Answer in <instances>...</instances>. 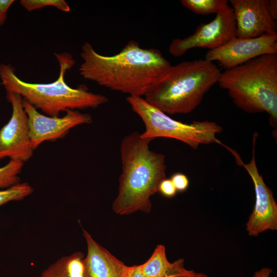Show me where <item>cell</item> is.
I'll return each mask as SVG.
<instances>
[{"label": "cell", "instance_id": "7", "mask_svg": "<svg viewBox=\"0 0 277 277\" xmlns=\"http://www.w3.org/2000/svg\"><path fill=\"white\" fill-rule=\"evenodd\" d=\"M257 136V133H254L252 156L247 164L244 163L235 150L224 144L222 145L234 156L236 164L245 169L254 185L255 204L246 225L248 234L252 236H257L267 230L277 229V204L271 190L267 186L263 176L260 174L255 162V146Z\"/></svg>", "mask_w": 277, "mask_h": 277}, {"label": "cell", "instance_id": "8", "mask_svg": "<svg viewBox=\"0 0 277 277\" xmlns=\"http://www.w3.org/2000/svg\"><path fill=\"white\" fill-rule=\"evenodd\" d=\"M235 37V17L232 8L228 5L216 13L212 21L200 24L192 34L183 38L174 39L169 45V52L174 57H179L194 48L214 50Z\"/></svg>", "mask_w": 277, "mask_h": 277}, {"label": "cell", "instance_id": "24", "mask_svg": "<svg viewBox=\"0 0 277 277\" xmlns=\"http://www.w3.org/2000/svg\"><path fill=\"white\" fill-rule=\"evenodd\" d=\"M268 9L271 17L275 21L277 19V1L268 0Z\"/></svg>", "mask_w": 277, "mask_h": 277}, {"label": "cell", "instance_id": "19", "mask_svg": "<svg viewBox=\"0 0 277 277\" xmlns=\"http://www.w3.org/2000/svg\"><path fill=\"white\" fill-rule=\"evenodd\" d=\"M20 4L29 12L49 6L65 12L70 11L69 6L65 0H21Z\"/></svg>", "mask_w": 277, "mask_h": 277}, {"label": "cell", "instance_id": "12", "mask_svg": "<svg viewBox=\"0 0 277 277\" xmlns=\"http://www.w3.org/2000/svg\"><path fill=\"white\" fill-rule=\"evenodd\" d=\"M235 17L236 36L256 37L276 34V22L270 16L268 0H230Z\"/></svg>", "mask_w": 277, "mask_h": 277}, {"label": "cell", "instance_id": "15", "mask_svg": "<svg viewBox=\"0 0 277 277\" xmlns=\"http://www.w3.org/2000/svg\"><path fill=\"white\" fill-rule=\"evenodd\" d=\"M82 252L63 256L43 271L41 277H86Z\"/></svg>", "mask_w": 277, "mask_h": 277}, {"label": "cell", "instance_id": "16", "mask_svg": "<svg viewBox=\"0 0 277 277\" xmlns=\"http://www.w3.org/2000/svg\"><path fill=\"white\" fill-rule=\"evenodd\" d=\"M181 3L193 13L200 15L216 14L228 5L227 0H181Z\"/></svg>", "mask_w": 277, "mask_h": 277}, {"label": "cell", "instance_id": "9", "mask_svg": "<svg viewBox=\"0 0 277 277\" xmlns=\"http://www.w3.org/2000/svg\"><path fill=\"white\" fill-rule=\"evenodd\" d=\"M6 92L12 112L8 122L0 129V160L9 157L24 163L32 157L34 151L29 136L28 118L22 96L11 91Z\"/></svg>", "mask_w": 277, "mask_h": 277}, {"label": "cell", "instance_id": "3", "mask_svg": "<svg viewBox=\"0 0 277 277\" xmlns=\"http://www.w3.org/2000/svg\"><path fill=\"white\" fill-rule=\"evenodd\" d=\"M60 66L56 80L49 83H32L20 79L10 64H0L1 84L6 91L19 94L23 100L49 116H59L68 110L94 109L108 101L102 94L88 91L85 85L74 88L65 81V74L75 64L68 53H54Z\"/></svg>", "mask_w": 277, "mask_h": 277}, {"label": "cell", "instance_id": "23", "mask_svg": "<svg viewBox=\"0 0 277 277\" xmlns=\"http://www.w3.org/2000/svg\"><path fill=\"white\" fill-rule=\"evenodd\" d=\"M125 277H144L141 265L128 266Z\"/></svg>", "mask_w": 277, "mask_h": 277}, {"label": "cell", "instance_id": "25", "mask_svg": "<svg viewBox=\"0 0 277 277\" xmlns=\"http://www.w3.org/2000/svg\"><path fill=\"white\" fill-rule=\"evenodd\" d=\"M14 2V0H0V13L7 14L9 8Z\"/></svg>", "mask_w": 277, "mask_h": 277}, {"label": "cell", "instance_id": "27", "mask_svg": "<svg viewBox=\"0 0 277 277\" xmlns=\"http://www.w3.org/2000/svg\"><path fill=\"white\" fill-rule=\"evenodd\" d=\"M7 17V14L0 13V26L3 25L5 22Z\"/></svg>", "mask_w": 277, "mask_h": 277}, {"label": "cell", "instance_id": "21", "mask_svg": "<svg viewBox=\"0 0 277 277\" xmlns=\"http://www.w3.org/2000/svg\"><path fill=\"white\" fill-rule=\"evenodd\" d=\"M177 191H185L188 187L189 182L187 176L182 173H175L170 179Z\"/></svg>", "mask_w": 277, "mask_h": 277}, {"label": "cell", "instance_id": "13", "mask_svg": "<svg viewBox=\"0 0 277 277\" xmlns=\"http://www.w3.org/2000/svg\"><path fill=\"white\" fill-rule=\"evenodd\" d=\"M87 252L83 259L86 277H125L128 266L100 245L85 229Z\"/></svg>", "mask_w": 277, "mask_h": 277}, {"label": "cell", "instance_id": "4", "mask_svg": "<svg viewBox=\"0 0 277 277\" xmlns=\"http://www.w3.org/2000/svg\"><path fill=\"white\" fill-rule=\"evenodd\" d=\"M221 72L216 65L205 59L171 65L144 98L166 114L189 113L217 83Z\"/></svg>", "mask_w": 277, "mask_h": 277}, {"label": "cell", "instance_id": "1", "mask_svg": "<svg viewBox=\"0 0 277 277\" xmlns=\"http://www.w3.org/2000/svg\"><path fill=\"white\" fill-rule=\"evenodd\" d=\"M78 70L85 79L130 96L143 97L171 65L157 49L130 41L117 54L104 55L85 42Z\"/></svg>", "mask_w": 277, "mask_h": 277}, {"label": "cell", "instance_id": "20", "mask_svg": "<svg viewBox=\"0 0 277 277\" xmlns=\"http://www.w3.org/2000/svg\"><path fill=\"white\" fill-rule=\"evenodd\" d=\"M158 192L166 197L174 196L177 190L170 179L163 180L159 184Z\"/></svg>", "mask_w": 277, "mask_h": 277}, {"label": "cell", "instance_id": "11", "mask_svg": "<svg viewBox=\"0 0 277 277\" xmlns=\"http://www.w3.org/2000/svg\"><path fill=\"white\" fill-rule=\"evenodd\" d=\"M277 53V33L256 37H235L226 44L209 50L205 59L217 62L225 69L243 64L260 56Z\"/></svg>", "mask_w": 277, "mask_h": 277}, {"label": "cell", "instance_id": "2", "mask_svg": "<svg viewBox=\"0 0 277 277\" xmlns=\"http://www.w3.org/2000/svg\"><path fill=\"white\" fill-rule=\"evenodd\" d=\"M153 140L143 138L134 131L126 135L120 145L122 173L118 193L112 204L118 215L141 211L149 213L151 197L158 192L161 182L166 179L164 154L149 148Z\"/></svg>", "mask_w": 277, "mask_h": 277}, {"label": "cell", "instance_id": "22", "mask_svg": "<svg viewBox=\"0 0 277 277\" xmlns=\"http://www.w3.org/2000/svg\"><path fill=\"white\" fill-rule=\"evenodd\" d=\"M166 277H209L207 274L196 272L192 270H187L182 272L175 273Z\"/></svg>", "mask_w": 277, "mask_h": 277}, {"label": "cell", "instance_id": "5", "mask_svg": "<svg viewBox=\"0 0 277 277\" xmlns=\"http://www.w3.org/2000/svg\"><path fill=\"white\" fill-rule=\"evenodd\" d=\"M217 83L234 104L249 113L266 112L277 123V53L265 54L221 72Z\"/></svg>", "mask_w": 277, "mask_h": 277}, {"label": "cell", "instance_id": "14", "mask_svg": "<svg viewBox=\"0 0 277 277\" xmlns=\"http://www.w3.org/2000/svg\"><path fill=\"white\" fill-rule=\"evenodd\" d=\"M144 277H166L186 271L183 259L171 263L166 256L165 247L158 245L150 258L141 265Z\"/></svg>", "mask_w": 277, "mask_h": 277}, {"label": "cell", "instance_id": "18", "mask_svg": "<svg viewBox=\"0 0 277 277\" xmlns=\"http://www.w3.org/2000/svg\"><path fill=\"white\" fill-rule=\"evenodd\" d=\"M33 191V188L26 182L19 183L8 188L0 190V206L11 201L22 200Z\"/></svg>", "mask_w": 277, "mask_h": 277}, {"label": "cell", "instance_id": "17", "mask_svg": "<svg viewBox=\"0 0 277 277\" xmlns=\"http://www.w3.org/2000/svg\"><path fill=\"white\" fill-rule=\"evenodd\" d=\"M23 162L11 160L0 168V189H7L20 183L19 174L24 166Z\"/></svg>", "mask_w": 277, "mask_h": 277}, {"label": "cell", "instance_id": "6", "mask_svg": "<svg viewBox=\"0 0 277 277\" xmlns=\"http://www.w3.org/2000/svg\"><path fill=\"white\" fill-rule=\"evenodd\" d=\"M126 101L145 125V131L141 134L143 138H173L193 149H197L201 145L222 143L216 134L221 133L223 128L214 122L185 123L172 119L149 104L143 97L128 96Z\"/></svg>", "mask_w": 277, "mask_h": 277}, {"label": "cell", "instance_id": "26", "mask_svg": "<svg viewBox=\"0 0 277 277\" xmlns=\"http://www.w3.org/2000/svg\"><path fill=\"white\" fill-rule=\"evenodd\" d=\"M272 270L268 267L262 268L254 272L253 277H269Z\"/></svg>", "mask_w": 277, "mask_h": 277}, {"label": "cell", "instance_id": "10", "mask_svg": "<svg viewBox=\"0 0 277 277\" xmlns=\"http://www.w3.org/2000/svg\"><path fill=\"white\" fill-rule=\"evenodd\" d=\"M28 118L29 136L34 150L45 141H55L64 137L73 128L92 122L90 114L79 110H68L62 117L49 116L39 113L26 101H23Z\"/></svg>", "mask_w": 277, "mask_h": 277}]
</instances>
